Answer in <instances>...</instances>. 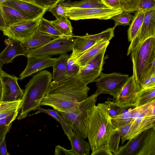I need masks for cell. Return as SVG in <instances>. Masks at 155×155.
<instances>
[{"instance_id": "cell-1", "label": "cell", "mask_w": 155, "mask_h": 155, "mask_svg": "<svg viewBox=\"0 0 155 155\" xmlns=\"http://www.w3.org/2000/svg\"><path fill=\"white\" fill-rule=\"evenodd\" d=\"M89 88L77 75L52 81L40 106L52 107L58 112H75L80 103L88 97Z\"/></svg>"}, {"instance_id": "cell-2", "label": "cell", "mask_w": 155, "mask_h": 155, "mask_svg": "<svg viewBox=\"0 0 155 155\" xmlns=\"http://www.w3.org/2000/svg\"><path fill=\"white\" fill-rule=\"evenodd\" d=\"M115 128L104 103L95 105L91 116L87 129V137L92 151L91 155H113L108 143Z\"/></svg>"}, {"instance_id": "cell-3", "label": "cell", "mask_w": 155, "mask_h": 155, "mask_svg": "<svg viewBox=\"0 0 155 155\" xmlns=\"http://www.w3.org/2000/svg\"><path fill=\"white\" fill-rule=\"evenodd\" d=\"M52 80L51 74L46 70L39 71L30 79L24 91L18 120L25 118L30 112L41 107V102L48 91Z\"/></svg>"}, {"instance_id": "cell-4", "label": "cell", "mask_w": 155, "mask_h": 155, "mask_svg": "<svg viewBox=\"0 0 155 155\" xmlns=\"http://www.w3.org/2000/svg\"><path fill=\"white\" fill-rule=\"evenodd\" d=\"M133 74L141 86L144 81L155 74V37L138 43L130 51Z\"/></svg>"}, {"instance_id": "cell-5", "label": "cell", "mask_w": 155, "mask_h": 155, "mask_svg": "<svg viewBox=\"0 0 155 155\" xmlns=\"http://www.w3.org/2000/svg\"><path fill=\"white\" fill-rule=\"evenodd\" d=\"M96 92L81 102L78 110L75 112H58L65 119L73 132L84 139L87 137L88 123L96 105L97 97Z\"/></svg>"}, {"instance_id": "cell-6", "label": "cell", "mask_w": 155, "mask_h": 155, "mask_svg": "<svg viewBox=\"0 0 155 155\" xmlns=\"http://www.w3.org/2000/svg\"><path fill=\"white\" fill-rule=\"evenodd\" d=\"M99 76L94 81L96 83V92L100 94H110L115 99L119 95L129 78L127 74L116 72L107 74L102 72Z\"/></svg>"}, {"instance_id": "cell-7", "label": "cell", "mask_w": 155, "mask_h": 155, "mask_svg": "<svg viewBox=\"0 0 155 155\" xmlns=\"http://www.w3.org/2000/svg\"><path fill=\"white\" fill-rule=\"evenodd\" d=\"M75 36L56 37L46 44L38 48L28 50L27 56H51L66 53L72 51Z\"/></svg>"}, {"instance_id": "cell-8", "label": "cell", "mask_w": 155, "mask_h": 155, "mask_svg": "<svg viewBox=\"0 0 155 155\" xmlns=\"http://www.w3.org/2000/svg\"><path fill=\"white\" fill-rule=\"evenodd\" d=\"M34 19L19 20L7 26L2 31L3 35L9 38L24 42L29 39L38 29L42 18Z\"/></svg>"}, {"instance_id": "cell-9", "label": "cell", "mask_w": 155, "mask_h": 155, "mask_svg": "<svg viewBox=\"0 0 155 155\" xmlns=\"http://www.w3.org/2000/svg\"><path fill=\"white\" fill-rule=\"evenodd\" d=\"M70 8V7H69ZM119 9L107 7L90 8H70L67 17L74 21L90 19L107 20L122 12Z\"/></svg>"}, {"instance_id": "cell-10", "label": "cell", "mask_w": 155, "mask_h": 155, "mask_svg": "<svg viewBox=\"0 0 155 155\" xmlns=\"http://www.w3.org/2000/svg\"><path fill=\"white\" fill-rule=\"evenodd\" d=\"M141 89L132 75L129 77L114 102L121 107H135L138 93Z\"/></svg>"}, {"instance_id": "cell-11", "label": "cell", "mask_w": 155, "mask_h": 155, "mask_svg": "<svg viewBox=\"0 0 155 155\" xmlns=\"http://www.w3.org/2000/svg\"><path fill=\"white\" fill-rule=\"evenodd\" d=\"M106 50L99 53L86 65L80 67L77 75L86 85L94 81L99 76L102 70Z\"/></svg>"}, {"instance_id": "cell-12", "label": "cell", "mask_w": 155, "mask_h": 155, "mask_svg": "<svg viewBox=\"0 0 155 155\" xmlns=\"http://www.w3.org/2000/svg\"><path fill=\"white\" fill-rule=\"evenodd\" d=\"M151 37H155V7L145 10L140 32L130 42L128 49L127 55L130 54L131 50L137 44Z\"/></svg>"}, {"instance_id": "cell-13", "label": "cell", "mask_w": 155, "mask_h": 155, "mask_svg": "<svg viewBox=\"0 0 155 155\" xmlns=\"http://www.w3.org/2000/svg\"><path fill=\"white\" fill-rule=\"evenodd\" d=\"M27 58L26 67L18 79L20 81L44 69L53 67L57 59L50 56H28Z\"/></svg>"}, {"instance_id": "cell-14", "label": "cell", "mask_w": 155, "mask_h": 155, "mask_svg": "<svg viewBox=\"0 0 155 155\" xmlns=\"http://www.w3.org/2000/svg\"><path fill=\"white\" fill-rule=\"evenodd\" d=\"M0 78L4 91L3 101H13L21 100L24 91L18 84V78L4 72Z\"/></svg>"}, {"instance_id": "cell-15", "label": "cell", "mask_w": 155, "mask_h": 155, "mask_svg": "<svg viewBox=\"0 0 155 155\" xmlns=\"http://www.w3.org/2000/svg\"><path fill=\"white\" fill-rule=\"evenodd\" d=\"M3 5L17 10L32 19L43 16L47 9L36 4L20 0H8L4 2Z\"/></svg>"}, {"instance_id": "cell-16", "label": "cell", "mask_w": 155, "mask_h": 155, "mask_svg": "<svg viewBox=\"0 0 155 155\" xmlns=\"http://www.w3.org/2000/svg\"><path fill=\"white\" fill-rule=\"evenodd\" d=\"M6 40L7 46L0 53V63L2 65L12 62L13 59L17 56L27 57L28 50L22 46L21 41L9 38Z\"/></svg>"}, {"instance_id": "cell-17", "label": "cell", "mask_w": 155, "mask_h": 155, "mask_svg": "<svg viewBox=\"0 0 155 155\" xmlns=\"http://www.w3.org/2000/svg\"><path fill=\"white\" fill-rule=\"evenodd\" d=\"M149 129L129 140L126 144L119 147L118 151L114 155H140L145 145Z\"/></svg>"}, {"instance_id": "cell-18", "label": "cell", "mask_w": 155, "mask_h": 155, "mask_svg": "<svg viewBox=\"0 0 155 155\" xmlns=\"http://www.w3.org/2000/svg\"><path fill=\"white\" fill-rule=\"evenodd\" d=\"M154 127H155V115L137 118L131 124L128 140L134 138L147 130Z\"/></svg>"}, {"instance_id": "cell-19", "label": "cell", "mask_w": 155, "mask_h": 155, "mask_svg": "<svg viewBox=\"0 0 155 155\" xmlns=\"http://www.w3.org/2000/svg\"><path fill=\"white\" fill-rule=\"evenodd\" d=\"M40 31L38 29L28 40L22 42V46L28 50H31L42 46L56 38Z\"/></svg>"}, {"instance_id": "cell-20", "label": "cell", "mask_w": 155, "mask_h": 155, "mask_svg": "<svg viewBox=\"0 0 155 155\" xmlns=\"http://www.w3.org/2000/svg\"><path fill=\"white\" fill-rule=\"evenodd\" d=\"M109 41L98 43L93 46L74 61L80 67L86 65L99 53L106 49Z\"/></svg>"}, {"instance_id": "cell-21", "label": "cell", "mask_w": 155, "mask_h": 155, "mask_svg": "<svg viewBox=\"0 0 155 155\" xmlns=\"http://www.w3.org/2000/svg\"><path fill=\"white\" fill-rule=\"evenodd\" d=\"M75 36L72 52L70 56L74 61L91 47L98 43L93 40L85 37L84 36Z\"/></svg>"}, {"instance_id": "cell-22", "label": "cell", "mask_w": 155, "mask_h": 155, "mask_svg": "<svg viewBox=\"0 0 155 155\" xmlns=\"http://www.w3.org/2000/svg\"><path fill=\"white\" fill-rule=\"evenodd\" d=\"M69 140L71 142V149L75 155L89 154L91 150L90 144L84 138L73 132Z\"/></svg>"}, {"instance_id": "cell-23", "label": "cell", "mask_w": 155, "mask_h": 155, "mask_svg": "<svg viewBox=\"0 0 155 155\" xmlns=\"http://www.w3.org/2000/svg\"><path fill=\"white\" fill-rule=\"evenodd\" d=\"M70 56L67 53L61 54L57 58L53 67L52 79L54 81L61 80L65 78L67 61Z\"/></svg>"}, {"instance_id": "cell-24", "label": "cell", "mask_w": 155, "mask_h": 155, "mask_svg": "<svg viewBox=\"0 0 155 155\" xmlns=\"http://www.w3.org/2000/svg\"><path fill=\"white\" fill-rule=\"evenodd\" d=\"M145 10L136 11L127 31L128 39L130 42L139 35L142 26Z\"/></svg>"}, {"instance_id": "cell-25", "label": "cell", "mask_w": 155, "mask_h": 155, "mask_svg": "<svg viewBox=\"0 0 155 155\" xmlns=\"http://www.w3.org/2000/svg\"><path fill=\"white\" fill-rule=\"evenodd\" d=\"M38 110L34 114L40 113H44L51 117L61 124L65 134L67 135L69 140L73 133L71 127L65 119L61 115H60L58 111L55 109H45L41 107L38 109Z\"/></svg>"}, {"instance_id": "cell-26", "label": "cell", "mask_w": 155, "mask_h": 155, "mask_svg": "<svg viewBox=\"0 0 155 155\" xmlns=\"http://www.w3.org/2000/svg\"><path fill=\"white\" fill-rule=\"evenodd\" d=\"M62 5L70 7L80 8H104L106 7L101 0H81L71 2L70 1L59 3Z\"/></svg>"}, {"instance_id": "cell-27", "label": "cell", "mask_w": 155, "mask_h": 155, "mask_svg": "<svg viewBox=\"0 0 155 155\" xmlns=\"http://www.w3.org/2000/svg\"><path fill=\"white\" fill-rule=\"evenodd\" d=\"M132 109H125L120 114L110 117L111 123L115 128L118 129L133 121L132 118Z\"/></svg>"}, {"instance_id": "cell-28", "label": "cell", "mask_w": 155, "mask_h": 155, "mask_svg": "<svg viewBox=\"0 0 155 155\" xmlns=\"http://www.w3.org/2000/svg\"><path fill=\"white\" fill-rule=\"evenodd\" d=\"M132 110L133 120L140 117L155 115V99L145 104L134 107Z\"/></svg>"}, {"instance_id": "cell-29", "label": "cell", "mask_w": 155, "mask_h": 155, "mask_svg": "<svg viewBox=\"0 0 155 155\" xmlns=\"http://www.w3.org/2000/svg\"><path fill=\"white\" fill-rule=\"evenodd\" d=\"M21 100L13 101H2L0 103V119L18 112Z\"/></svg>"}, {"instance_id": "cell-30", "label": "cell", "mask_w": 155, "mask_h": 155, "mask_svg": "<svg viewBox=\"0 0 155 155\" xmlns=\"http://www.w3.org/2000/svg\"><path fill=\"white\" fill-rule=\"evenodd\" d=\"M2 8L7 26L20 20L32 19L10 7L2 5Z\"/></svg>"}, {"instance_id": "cell-31", "label": "cell", "mask_w": 155, "mask_h": 155, "mask_svg": "<svg viewBox=\"0 0 155 155\" xmlns=\"http://www.w3.org/2000/svg\"><path fill=\"white\" fill-rule=\"evenodd\" d=\"M51 23L55 28L62 35L67 36H73V28L68 18H65L51 21Z\"/></svg>"}, {"instance_id": "cell-32", "label": "cell", "mask_w": 155, "mask_h": 155, "mask_svg": "<svg viewBox=\"0 0 155 155\" xmlns=\"http://www.w3.org/2000/svg\"><path fill=\"white\" fill-rule=\"evenodd\" d=\"M155 97V86L142 89L138 93L135 107L147 104Z\"/></svg>"}, {"instance_id": "cell-33", "label": "cell", "mask_w": 155, "mask_h": 155, "mask_svg": "<svg viewBox=\"0 0 155 155\" xmlns=\"http://www.w3.org/2000/svg\"><path fill=\"white\" fill-rule=\"evenodd\" d=\"M140 155H155V127L149 129L145 145Z\"/></svg>"}, {"instance_id": "cell-34", "label": "cell", "mask_w": 155, "mask_h": 155, "mask_svg": "<svg viewBox=\"0 0 155 155\" xmlns=\"http://www.w3.org/2000/svg\"><path fill=\"white\" fill-rule=\"evenodd\" d=\"M116 27L109 28L101 32L93 35H87L84 36L87 38L93 40L97 43L110 41L114 36V30Z\"/></svg>"}, {"instance_id": "cell-35", "label": "cell", "mask_w": 155, "mask_h": 155, "mask_svg": "<svg viewBox=\"0 0 155 155\" xmlns=\"http://www.w3.org/2000/svg\"><path fill=\"white\" fill-rule=\"evenodd\" d=\"M38 29L41 32L57 37L64 36L55 28L51 23V21L46 19L43 17L41 19Z\"/></svg>"}, {"instance_id": "cell-36", "label": "cell", "mask_w": 155, "mask_h": 155, "mask_svg": "<svg viewBox=\"0 0 155 155\" xmlns=\"http://www.w3.org/2000/svg\"><path fill=\"white\" fill-rule=\"evenodd\" d=\"M133 18L134 15L131 14L130 12L124 11H122L121 13L113 16L110 19L114 21V26L116 27L120 25H130Z\"/></svg>"}, {"instance_id": "cell-37", "label": "cell", "mask_w": 155, "mask_h": 155, "mask_svg": "<svg viewBox=\"0 0 155 155\" xmlns=\"http://www.w3.org/2000/svg\"><path fill=\"white\" fill-rule=\"evenodd\" d=\"M69 7L64 6L58 3L47 9L55 17L56 19L67 18Z\"/></svg>"}, {"instance_id": "cell-38", "label": "cell", "mask_w": 155, "mask_h": 155, "mask_svg": "<svg viewBox=\"0 0 155 155\" xmlns=\"http://www.w3.org/2000/svg\"><path fill=\"white\" fill-rule=\"evenodd\" d=\"M120 138L118 129L115 128L110 136L108 143L109 149L113 155L118 151Z\"/></svg>"}, {"instance_id": "cell-39", "label": "cell", "mask_w": 155, "mask_h": 155, "mask_svg": "<svg viewBox=\"0 0 155 155\" xmlns=\"http://www.w3.org/2000/svg\"><path fill=\"white\" fill-rule=\"evenodd\" d=\"M106 105L107 111L110 117L115 116L123 112L128 107H121L117 105L114 101L108 98L104 103Z\"/></svg>"}, {"instance_id": "cell-40", "label": "cell", "mask_w": 155, "mask_h": 155, "mask_svg": "<svg viewBox=\"0 0 155 155\" xmlns=\"http://www.w3.org/2000/svg\"><path fill=\"white\" fill-rule=\"evenodd\" d=\"M140 0H119V9L122 11L133 12L138 10V6Z\"/></svg>"}, {"instance_id": "cell-41", "label": "cell", "mask_w": 155, "mask_h": 155, "mask_svg": "<svg viewBox=\"0 0 155 155\" xmlns=\"http://www.w3.org/2000/svg\"><path fill=\"white\" fill-rule=\"evenodd\" d=\"M80 67L76 64L74 60L70 56L67 61L65 77H70L78 74L79 70Z\"/></svg>"}, {"instance_id": "cell-42", "label": "cell", "mask_w": 155, "mask_h": 155, "mask_svg": "<svg viewBox=\"0 0 155 155\" xmlns=\"http://www.w3.org/2000/svg\"><path fill=\"white\" fill-rule=\"evenodd\" d=\"M64 0H35L36 5L43 8H48Z\"/></svg>"}, {"instance_id": "cell-43", "label": "cell", "mask_w": 155, "mask_h": 155, "mask_svg": "<svg viewBox=\"0 0 155 155\" xmlns=\"http://www.w3.org/2000/svg\"><path fill=\"white\" fill-rule=\"evenodd\" d=\"M153 7H155V0H140L138 10H145Z\"/></svg>"}, {"instance_id": "cell-44", "label": "cell", "mask_w": 155, "mask_h": 155, "mask_svg": "<svg viewBox=\"0 0 155 155\" xmlns=\"http://www.w3.org/2000/svg\"><path fill=\"white\" fill-rule=\"evenodd\" d=\"M132 122L118 129L120 135L122 144H123L126 140H128L130 126Z\"/></svg>"}, {"instance_id": "cell-45", "label": "cell", "mask_w": 155, "mask_h": 155, "mask_svg": "<svg viewBox=\"0 0 155 155\" xmlns=\"http://www.w3.org/2000/svg\"><path fill=\"white\" fill-rule=\"evenodd\" d=\"M101 1L107 8L115 9H119L120 2L119 0H101Z\"/></svg>"}, {"instance_id": "cell-46", "label": "cell", "mask_w": 155, "mask_h": 155, "mask_svg": "<svg viewBox=\"0 0 155 155\" xmlns=\"http://www.w3.org/2000/svg\"><path fill=\"white\" fill-rule=\"evenodd\" d=\"M18 112L15 113L8 116L0 119V125H9L15 120Z\"/></svg>"}, {"instance_id": "cell-47", "label": "cell", "mask_w": 155, "mask_h": 155, "mask_svg": "<svg viewBox=\"0 0 155 155\" xmlns=\"http://www.w3.org/2000/svg\"><path fill=\"white\" fill-rule=\"evenodd\" d=\"M155 86V74H153L144 81L141 86V89Z\"/></svg>"}, {"instance_id": "cell-48", "label": "cell", "mask_w": 155, "mask_h": 155, "mask_svg": "<svg viewBox=\"0 0 155 155\" xmlns=\"http://www.w3.org/2000/svg\"><path fill=\"white\" fill-rule=\"evenodd\" d=\"M54 154L55 155H75L71 149L67 150L60 145L55 146Z\"/></svg>"}, {"instance_id": "cell-49", "label": "cell", "mask_w": 155, "mask_h": 155, "mask_svg": "<svg viewBox=\"0 0 155 155\" xmlns=\"http://www.w3.org/2000/svg\"><path fill=\"white\" fill-rule=\"evenodd\" d=\"M12 124L9 125H0V144L5 138L6 135L9 131Z\"/></svg>"}, {"instance_id": "cell-50", "label": "cell", "mask_w": 155, "mask_h": 155, "mask_svg": "<svg viewBox=\"0 0 155 155\" xmlns=\"http://www.w3.org/2000/svg\"><path fill=\"white\" fill-rule=\"evenodd\" d=\"M6 26L2 6L0 5V30L3 31Z\"/></svg>"}, {"instance_id": "cell-51", "label": "cell", "mask_w": 155, "mask_h": 155, "mask_svg": "<svg viewBox=\"0 0 155 155\" xmlns=\"http://www.w3.org/2000/svg\"><path fill=\"white\" fill-rule=\"evenodd\" d=\"M9 154L7 151L5 138L0 144V155H8Z\"/></svg>"}, {"instance_id": "cell-52", "label": "cell", "mask_w": 155, "mask_h": 155, "mask_svg": "<svg viewBox=\"0 0 155 155\" xmlns=\"http://www.w3.org/2000/svg\"><path fill=\"white\" fill-rule=\"evenodd\" d=\"M3 89L2 85L1 80V78H0V103L3 101Z\"/></svg>"}, {"instance_id": "cell-53", "label": "cell", "mask_w": 155, "mask_h": 155, "mask_svg": "<svg viewBox=\"0 0 155 155\" xmlns=\"http://www.w3.org/2000/svg\"><path fill=\"white\" fill-rule=\"evenodd\" d=\"M2 65L0 63V78L4 72L2 69Z\"/></svg>"}, {"instance_id": "cell-54", "label": "cell", "mask_w": 155, "mask_h": 155, "mask_svg": "<svg viewBox=\"0 0 155 155\" xmlns=\"http://www.w3.org/2000/svg\"><path fill=\"white\" fill-rule=\"evenodd\" d=\"M24 2H26L29 3H31L34 4H35V0H20Z\"/></svg>"}, {"instance_id": "cell-55", "label": "cell", "mask_w": 155, "mask_h": 155, "mask_svg": "<svg viewBox=\"0 0 155 155\" xmlns=\"http://www.w3.org/2000/svg\"><path fill=\"white\" fill-rule=\"evenodd\" d=\"M8 0H0V5L2 6L3 3Z\"/></svg>"}, {"instance_id": "cell-56", "label": "cell", "mask_w": 155, "mask_h": 155, "mask_svg": "<svg viewBox=\"0 0 155 155\" xmlns=\"http://www.w3.org/2000/svg\"><path fill=\"white\" fill-rule=\"evenodd\" d=\"M70 1V0H67V1Z\"/></svg>"}]
</instances>
